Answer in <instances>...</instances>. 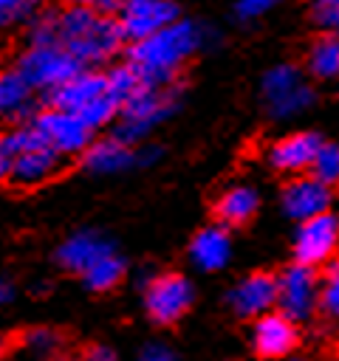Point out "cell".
Listing matches in <instances>:
<instances>
[{
    "label": "cell",
    "instance_id": "cell-19",
    "mask_svg": "<svg viewBox=\"0 0 339 361\" xmlns=\"http://www.w3.org/2000/svg\"><path fill=\"white\" fill-rule=\"evenodd\" d=\"M305 20L316 25V31H339V0H322L308 6Z\"/></svg>",
    "mask_w": 339,
    "mask_h": 361
},
{
    "label": "cell",
    "instance_id": "cell-8",
    "mask_svg": "<svg viewBox=\"0 0 339 361\" xmlns=\"http://www.w3.org/2000/svg\"><path fill=\"white\" fill-rule=\"evenodd\" d=\"M189 51V31L184 25H170L133 48V62L138 71H167Z\"/></svg>",
    "mask_w": 339,
    "mask_h": 361
},
{
    "label": "cell",
    "instance_id": "cell-28",
    "mask_svg": "<svg viewBox=\"0 0 339 361\" xmlns=\"http://www.w3.org/2000/svg\"><path fill=\"white\" fill-rule=\"evenodd\" d=\"M285 361H302V358H285Z\"/></svg>",
    "mask_w": 339,
    "mask_h": 361
},
{
    "label": "cell",
    "instance_id": "cell-12",
    "mask_svg": "<svg viewBox=\"0 0 339 361\" xmlns=\"http://www.w3.org/2000/svg\"><path fill=\"white\" fill-rule=\"evenodd\" d=\"M105 96H107V76H102V73H76L73 79L62 82L51 93V110L85 116Z\"/></svg>",
    "mask_w": 339,
    "mask_h": 361
},
{
    "label": "cell",
    "instance_id": "cell-3",
    "mask_svg": "<svg viewBox=\"0 0 339 361\" xmlns=\"http://www.w3.org/2000/svg\"><path fill=\"white\" fill-rule=\"evenodd\" d=\"M302 324L282 310H268L251 324V353L257 361H285L302 347Z\"/></svg>",
    "mask_w": 339,
    "mask_h": 361
},
{
    "label": "cell",
    "instance_id": "cell-24",
    "mask_svg": "<svg viewBox=\"0 0 339 361\" xmlns=\"http://www.w3.org/2000/svg\"><path fill=\"white\" fill-rule=\"evenodd\" d=\"M11 175V158H8V152L0 147V178H8Z\"/></svg>",
    "mask_w": 339,
    "mask_h": 361
},
{
    "label": "cell",
    "instance_id": "cell-7",
    "mask_svg": "<svg viewBox=\"0 0 339 361\" xmlns=\"http://www.w3.org/2000/svg\"><path fill=\"white\" fill-rule=\"evenodd\" d=\"M79 73V62L62 51L59 45H34L23 62H20V76L28 85H62Z\"/></svg>",
    "mask_w": 339,
    "mask_h": 361
},
{
    "label": "cell",
    "instance_id": "cell-11",
    "mask_svg": "<svg viewBox=\"0 0 339 361\" xmlns=\"http://www.w3.org/2000/svg\"><path fill=\"white\" fill-rule=\"evenodd\" d=\"M175 14H178V8L170 6V3H141V0H136V3L121 6L116 20L121 25L124 39L141 42V39H150L158 31L170 28V23L175 20Z\"/></svg>",
    "mask_w": 339,
    "mask_h": 361
},
{
    "label": "cell",
    "instance_id": "cell-17",
    "mask_svg": "<svg viewBox=\"0 0 339 361\" xmlns=\"http://www.w3.org/2000/svg\"><path fill=\"white\" fill-rule=\"evenodd\" d=\"M56 164V152L54 149H37V152H25L11 158V178L20 180H40L45 178Z\"/></svg>",
    "mask_w": 339,
    "mask_h": 361
},
{
    "label": "cell",
    "instance_id": "cell-5",
    "mask_svg": "<svg viewBox=\"0 0 339 361\" xmlns=\"http://www.w3.org/2000/svg\"><path fill=\"white\" fill-rule=\"evenodd\" d=\"M339 197V186L325 183L314 175H297V178H285L280 186V200L288 217H294L297 223L328 212L331 203Z\"/></svg>",
    "mask_w": 339,
    "mask_h": 361
},
{
    "label": "cell",
    "instance_id": "cell-6",
    "mask_svg": "<svg viewBox=\"0 0 339 361\" xmlns=\"http://www.w3.org/2000/svg\"><path fill=\"white\" fill-rule=\"evenodd\" d=\"M325 144H328V141H325L319 133H314V130H299V133L282 135V138H277V141L271 144V149H268V164H271L277 172H282L285 178L308 175V172L316 166V161H319Z\"/></svg>",
    "mask_w": 339,
    "mask_h": 361
},
{
    "label": "cell",
    "instance_id": "cell-25",
    "mask_svg": "<svg viewBox=\"0 0 339 361\" xmlns=\"http://www.w3.org/2000/svg\"><path fill=\"white\" fill-rule=\"evenodd\" d=\"M51 361H82V358H79V353H71V350H65V353H59V355H54Z\"/></svg>",
    "mask_w": 339,
    "mask_h": 361
},
{
    "label": "cell",
    "instance_id": "cell-22",
    "mask_svg": "<svg viewBox=\"0 0 339 361\" xmlns=\"http://www.w3.org/2000/svg\"><path fill=\"white\" fill-rule=\"evenodd\" d=\"M28 11H31V6H25V3H0V25H8V23L25 17Z\"/></svg>",
    "mask_w": 339,
    "mask_h": 361
},
{
    "label": "cell",
    "instance_id": "cell-9",
    "mask_svg": "<svg viewBox=\"0 0 339 361\" xmlns=\"http://www.w3.org/2000/svg\"><path fill=\"white\" fill-rule=\"evenodd\" d=\"M316 285H319V274L308 271L302 265L288 262L285 268H280V296H277V310H282L285 316L302 322L311 316L314 310V296H316Z\"/></svg>",
    "mask_w": 339,
    "mask_h": 361
},
{
    "label": "cell",
    "instance_id": "cell-10",
    "mask_svg": "<svg viewBox=\"0 0 339 361\" xmlns=\"http://www.w3.org/2000/svg\"><path fill=\"white\" fill-rule=\"evenodd\" d=\"M257 214H260V197L251 186H229L209 206L212 226L223 231L249 228L257 220Z\"/></svg>",
    "mask_w": 339,
    "mask_h": 361
},
{
    "label": "cell",
    "instance_id": "cell-4",
    "mask_svg": "<svg viewBox=\"0 0 339 361\" xmlns=\"http://www.w3.org/2000/svg\"><path fill=\"white\" fill-rule=\"evenodd\" d=\"M280 296V268H254L246 274L229 293V305L240 319H260L268 310H277Z\"/></svg>",
    "mask_w": 339,
    "mask_h": 361
},
{
    "label": "cell",
    "instance_id": "cell-27",
    "mask_svg": "<svg viewBox=\"0 0 339 361\" xmlns=\"http://www.w3.org/2000/svg\"><path fill=\"white\" fill-rule=\"evenodd\" d=\"M322 361H339V355H333V353H328V355H325Z\"/></svg>",
    "mask_w": 339,
    "mask_h": 361
},
{
    "label": "cell",
    "instance_id": "cell-16",
    "mask_svg": "<svg viewBox=\"0 0 339 361\" xmlns=\"http://www.w3.org/2000/svg\"><path fill=\"white\" fill-rule=\"evenodd\" d=\"M189 254L192 259L206 268V271H215L220 268L226 259H229V231L218 228V226H209V228H201L189 245Z\"/></svg>",
    "mask_w": 339,
    "mask_h": 361
},
{
    "label": "cell",
    "instance_id": "cell-1",
    "mask_svg": "<svg viewBox=\"0 0 339 361\" xmlns=\"http://www.w3.org/2000/svg\"><path fill=\"white\" fill-rule=\"evenodd\" d=\"M339 257V214L333 209L319 212L299 223L294 237V265L308 271H322Z\"/></svg>",
    "mask_w": 339,
    "mask_h": 361
},
{
    "label": "cell",
    "instance_id": "cell-13",
    "mask_svg": "<svg viewBox=\"0 0 339 361\" xmlns=\"http://www.w3.org/2000/svg\"><path fill=\"white\" fill-rule=\"evenodd\" d=\"M37 133L45 138V144L51 149H76L88 141L90 124L73 113L48 110L45 116L37 118Z\"/></svg>",
    "mask_w": 339,
    "mask_h": 361
},
{
    "label": "cell",
    "instance_id": "cell-14",
    "mask_svg": "<svg viewBox=\"0 0 339 361\" xmlns=\"http://www.w3.org/2000/svg\"><path fill=\"white\" fill-rule=\"evenodd\" d=\"M302 65L316 82L339 76V31H314L305 42Z\"/></svg>",
    "mask_w": 339,
    "mask_h": 361
},
{
    "label": "cell",
    "instance_id": "cell-2",
    "mask_svg": "<svg viewBox=\"0 0 339 361\" xmlns=\"http://www.w3.org/2000/svg\"><path fill=\"white\" fill-rule=\"evenodd\" d=\"M195 302V288L181 271H164L155 274L144 285V307L153 324L172 327L178 324Z\"/></svg>",
    "mask_w": 339,
    "mask_h": 361
},
{
    "label": "cell",
    "instance_id": "cell-23",
    "mask_svg": "<svg viewBox=\"0 0 339 361\" xmlns=\"http://www.w3.org/2000/svg\"><path fill=\"white\" fill-rule=\"evenodd\" d=\"M79 358L82 361H116V355L107 347H102V344H85L79 350Z\"/></svg>",
    "mask_w": 339,
    "mask_h": 361
},
{
    "label": "cell",
    "instance_id": "cell-26",
    "mask_svg": "<svg viewBox=\"0 0 339 361\" xmlns=\"http://www.w3.org/2000/svg\"><path fill=\"white\" fill-rule=\"evenodd\" d=\"M328 353L339 355V338H331V344H328Z\"/></svg>",
    "mask_w": 339,
    "mask_h": 361
},
{
    "label": "cell",
    "instance_id": "cell-21",
    "mask_svg": "<svg viewBox=\"0 0 339 361\" xmlns=\"http://www.w3.org/2000/svg\"><path fill=\"white\" fill-rule=\"evenodd\" d=\"M25 93H28V82L20 76V71L0 73V110L17 104L20 99H25Z\"/></svg>",
    "mask_w": 339,
    "mask_h": 361
},
{
    "label": "cell",
    "instance_id": "cell-18",
    "mask_svg": "<svg viewBox=\"0 0 339 361\" xmlns=\"http://www.w3.org/2000/svg\"><path fill=\"white\" fill-rule=\"evenodd\" d=\"M121 274H124V265H121L116 257L105 254V257L88 271V285L96 288V290H107V288H113V285L121 279Z\"/></svg>",
    "mask_w": 339,
    "mask_h": 361
},
{
    "label": "cell",
    "instance_id": "cell-20",
    "mask_svg": "<svg viewBox=\"0 0 339 361\" xmlns=\"http://www.w3.org/2000/svg\"><path fill=\"white\" fill-rule=\"evenodd\" d=\"M102 257H105V251H93V243H90V240H73V243L68 245V251L62 254L65 262H71L73 268H82L85 274H88Z\"/></svg>",
    "mask_w": 339,
    "mask_h": 361
},
{
    "label": "cell",
    "instance_id": "cell-15",
    "mask_svg": "<svg viewBox=\"0 0 339 361\" xmlns=\"http://www.w3.org/2000/svg\"><path fill=\"white\" fill-rule=\"evenodd\" d=\"M311 319L319 327H336L339 324V257L319 271V285H316Z\"/></svg>",
    "mask_w": 339,
    "mask_h": 361
}]
</instances>
